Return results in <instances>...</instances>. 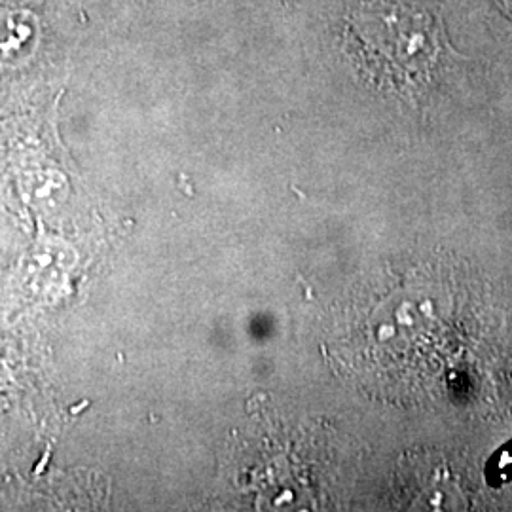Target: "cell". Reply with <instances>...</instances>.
I'll return each instance as SVG.
<instances>
[{
  "instance_id": "1",
  "label": "cell",
  "mask_w": 512,
  "mask_h": 512,
  "mask_svg": "<svg viewBox=\"0 0 512 512\" xmlns=\"http://www.w3.org/2000/svg\"><path fill=\"white\" fill-rule=\"evenodd\" d=\"M372 71L399 88H412L435 69L440 57L439 31L429 14L403 2L376 0L351 19Z\"/></svg>"
},
{
  "instance_id": "2",
  "label": "cell",
  "mask_w": 512,
  "mask_h": 512,
  "mask_svg": "<svg viewBox=\"0 0 512 512\" xmlns=\"http://www.w3.org/2000/svg\"><path fill=\"white\" fill-rule=\"evenodd\" d=\"M37 38V23L31 14H0V57L27 55Z\"/></svg>"
}]
</instances>
